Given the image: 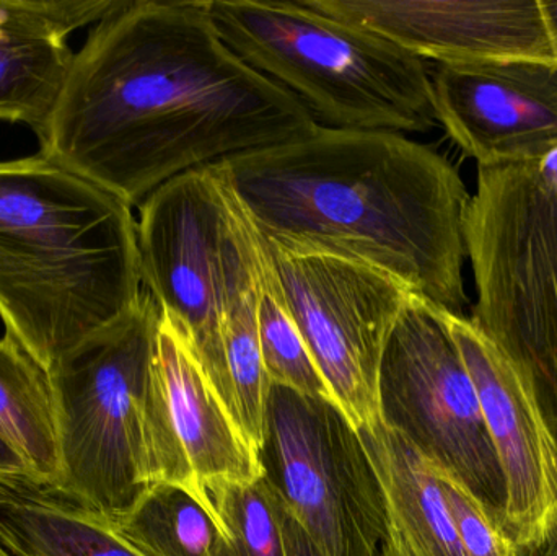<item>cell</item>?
<instances>
[{
    "instance_id": "1",
    "label": "cell",
    "mask_w": 557,
    "mask_h": 556,
    "mask_svg": "<svg viewBox=\"0 0 557 556\" xmlns=\"http://www.w3.org/2000/svg\"><path fill=\"white\" fill-rule=\"evenodd\" d=\"M314 127L222 41L208 2L123 0L74 54L38 139L41 156L139 208L183 173Z\"/></svg>"
},
{
    "instance_id": "2",
    "label": "cell",
    "mask_w": 557,
    "mask_h": 556,
    "mask_svg": "<svg viewBox=\"0 0 557 556\" xmlns=\"http://www.w3.org/2000/svg\"><path fill=\"white\" fill-rule=\"evenodd\" d=\"M219 166L268 244L369 264L463 313L471 196L431 147L398 133L317 126Z\"/></svg>"
},
{
    "instance_id": "3",
    "label": "cell",
    "mask_w": 557,
    "mask_h": 556,
    "mask_svg": "<svg viewBox=\"0 0 557 556\" xmlns=\"http://www.w3.org/2000/svg\"><path fill=\"white\" fill-rule=\"evenodd\" d=\"M143 293L133 208L41 153L0 162V319L42 371Z\"/></svg>"
},
{
    "instance_id": "4",
    "label": "cell",
    "mask_w": 557,
    "mask_h": 556,
    "mask_svg": "<svg viewBox=\"0 0 557 556\" xmlns=\"http://www.w3.org/2000/svg\"><path fill=\"white\" fill-rule=\"evenodd\" d=\"M237 58L294 95L317 126L425 133L437 121L424 61L304 0H209Z\"/></svg>"
},
{
    "instance_id": "5",
    "label": "cell",
    "mask_w": 557,
    "mask_h": 556,
    "mask_svg": "<svg viewBox=\"0 0 557 556\" xmlns=\"http://www.w3.org/2000/svg\"><path fill=\"white\" fill-rule=\"evenodd\" d=\"M137 247L144 289L182 330L237 420L224 326L260 291L270 251L219 163L170 180L139 206Z\"/></svg>"
},
{
    "instance_id": "6",
    "label": "cell",
    "mask_w": 557,
    "mask_h": 556,
    "mask_svg": "<svg viewBox=\"0 0 557 556\" xmlns=\"http://www.w3.org/2000/svg\"><path fill=\"white\" fill-rule=\"evenodd\" d=\"M160 317L144 289L129 313L48 371L59 459L49 493L108 522L150 489L143 411Z\"/></svg>"
},
{
    "instance_id": "7",
    "label": "cell",
    "mask_w": 557,
    "mask_h": 556,
    "mask_svg": "<svg viewBox=\"0 0 557 556\" xmlns=\"http://www.w3.org/2000/svg\"><path fill=\"white\" fill-rule=\"evenodd\" d=\"M465 242L478 294L471 320L557 407V150L480 166Z\"/></svg>"
},
{
    "instance_id": "8",
    "label": "cell",
    "mask_w": 557,
    "mask_h": 556,
    "mask_svg": "<svg viewBox=\"0 0 557 556\" xmlns=\"http://www.w3.org/2000/svg\"><path fill=\"white\" fill-rule=\"evenodd\" d=\"M261 477L324 556H379L388 508L359 430L336 401L271 384Z\"/></svg>"
},
{
    "instance_id": "9",
    "label": "cell",
    "mask_w": 557,
    "mask_h": 556,
    "mask_svg": "<svg viewBox=\"0 0 557 556\" xmlns=\"http://www.w3.org/2000/svg\"><path fill=\"white\" fill-rule=\"evenodd\" d=\"M379 417L503 524L506 483L470 372L445 310L412 297L395 323L379 374Z\"/></svg>"
},
{
    "instance_id": "10",
    "label": "cell",
    "mask_w": 557,
    "mask_h": 556,
    "mask_svg": "<svg viewBox=\"0 0 557 556\" xmlns=\"http://www.w3.org/2000/svg\"><path fill=\"white\" fill-rule=\"evenodd\" d=\"M267 245L282 299L331 397L357 430L379 423L383 353L414 294L349 258Z\"/></svg>"
},
{
    "instance_id": "11",
    "label": "cell",
    "mask_w": 557,
    "mask_h": 556,
    "mask_svg": "<svg viewBox=\"0 0 557 556\" xmlns=\"http://www.w3.org/2000/svg\"><path fill=\"white\" fill-rule=\"evenodd\" d=\"M506 483L504 531L520 554L557 528V431L533 379L476 323L445 310Z\"/></svg>"
},
{
    "instance_id": "12",
    "label": "cell",
    "mask_w": 557,
    "mask_h": 556,
    "mask_svg": "<svg viewBox=\"0 0 557 556\" xmlns=\"http://www.w3.org/2000/svg\"><path fill=\"white\" fill-rule=\"evenodd\" d=\"M143 430L150 486L175 483L205 502L206 486L212 483L261 479L257 453L188 339L163 312L144 401Z\"/></svg>"
},
{
    "instance_id": "13",
    "label": "cell",
    "mask_w": 557,
    "mask_h": 556,
    "mask_svg": "<svg viewBox=\"0 0 557 556\" xmlns=\"http://www.w3.org/2000/svg\"><path fill=\"white\" fill-rule=\"evenodd\" d=\"M437 121L478 166L545 159L557 150V64H438Z\"/></svg>"
},
{
    "instance_id": "14",
    "label": "cell",
    "mask_w": 557,
    "mask_h": 556,
    "mask_svg": "<svg viewBox=\"0 0 557 556\" xmlns=\"http://www.w3.org/2000/svg\"><path fill=\"white\" fill-rule=\"evenodd\" d=\"M310 9L383 36L438 64H557L536 0H304Z\"/></svg>"
},
{
    "instance_id": "15",
    "label": "cell",
    "mask_w": 557,
    "mask_h": 556,
    "mask_svg": "<svg viewBox=\"0 0 557 556\" xmlns=\"http://www.w3.org/2000/svg\"><path fill=\"white\" fill-rule=\"evenodd\" d=\"M123 0H0V121L41 136L75 52L67 38Z\"/></svg>"
},
{
    "instance_id": "16",
    "label": "cell",
    "mask_w": 557,
    "mask_h": 556,
    "mask_svg": "<svg viewBox=\"0 0 557 556\" xmlns=\"http://www.w3.org/2000/svg\"><path fill=\"white\" fill-rule=\"evenodd\" d=\"M0 545L12 556H140L111 526L45 490H0Z\"/></svg>"
},
{
    "instance_id": "17",
    "label": "cell",
    "mask_w": 557,
    "mask_h": 556,
    "mask_svg": "<svg viewBox=\"0 0 557 556\" xmlns=\"http://www.w3.org/2000/svg\"><path fill=\"white\" fill-rule=\"evenodd\" d=\"M0 437L18 454L38 490H52L59 459L48 372L7 335L0 339Z\"/></svg>"
},
{
    "instance_id": "18",
    "label": "cell",
    "mask_w": 557,
    "mask_h": 556,
    "mask_svg": "<svg viewBox=\"0 0 557 556\" xmlns=\"http://www.w3.org/2000/svg\"><path fill=\"white\" fill-rule=\"evenodd\" d=\"M108 524L140 556L224 555V531L209 506L175 483L150 486L133 508Z\"/></svg>"
},
{
    "instance_id": "19",
    "label": "cell",
    "mask_w": 557,
    "mask_h": 556,
    "mask_svg": "<svg viewBox=\"0 0 557 556\" xmlns=\"http://www.w3.org/2000/svg\"><path fill=\"white\" fill-rule=\"evenodd\" d=\"M205 503L225 535L222 556H287L284 508L263 477L206 486Z\"/></svg>"
},
{
    "instance_id": "20",
    "label": "cell",
    "mask_w": 557,
    "mask_h": 556,
    "mask_svg": "<svg viewBox=\"0 0 557 556\" xmlns=\"http://www.w3.org/2000/svg\"><path fill=\"white\" fill-rule=\"evenodd\" d=\"M258 335L271 384L333 400L297 323L282 299L271 257L258 300Z\"/></svg>"
},
{
    "instance_id": "21",
    "label": "cell",
    "mask_w": 557,
    "mask_h": 556,
    "mask_svg": "<svg viewBox=\"0 0 557 556\" xmlns=\"http://www.w3.org/2000/svg\"><path fill=\"white\" fill-rule=\"evenodd\" d=\"M260 293L261 287L234 307L224 326L225 359L237 421L257 456L263 441L264 411L271 387L258 335Z\"/></svg>"
},
{
    "instance_id": "22",
    "label": "cell",
    "mask_w": 557,
    "mask_h": 556,
    "mask_svg": "<svg viewBox=\"0 0 557 556\" xmlns=\"http://www.w3.org/2000/svg\"><path fill=\"white\" fill-rule=\"evenodd\" d=\"M435 472L467 556H520L499 519L494 518L483 503L450 477L437 469Z\"/></svg>"
},
{
    "instance_id": "23",
    "label": "cell",
    "mask_w": 557,
    "mask_h": 556,
    "mask_svg": "<svg viewBox=\"0 0 557 556\" xmlns=\"http://www.w3.org/2000/svg\"><path fill=\"white\" fill-rule=\"evenodd\" d=\"M29 489L38 490L32 473L18 454L0 437V490L18 492Z\"/></svg>"
},
{
    "instance_id": "24",
    "label": "cell",
    "mask_w": 557,
    "mask_h": 556,
    "mask_svg": "<svg viewBox=\"0 0 557 556\" xmlns=\"http://www.w3.org/2000/svg\"><path fill=\"white\" fill-rule=\"evenodd\" d=\"M284 535L287 556H324L323 552L313 544L307 532L285 512Z\"/></svg>"
},
{
    "instance_id": "25",
    "label": "cell",
    "mask_w": 557,
    "mask_h": 556,
    "mask_svg": "<svg viewBox=\"0 0 557 556\" xmlns=\"http://www.w3.org/2000/svg\"><path fill=\"white\" fill-rule=\"evenodd\" d=\"M540 3H542L543 18H545L549 41H552L553 52H555L557 61V2H546V0H543Z\"/></svg>"
},
{
    "instance_id": "26",
    "label": "cell",
    "mask_w": 557,
    "mask_h": 556,
    "mask_svg": "<svg viewBox=\"0 0 557 556\" xmlns=\"http://www.w3.org/2000/svg\"><path fill=\"white\" fill-rule=\"evenodd\" d=\"M520 556H557V528L539 551L530 552V554H520Z\"/></svg>"
},
{
    "instance_id": "27",
    "label": "cell",
    "mask_w": 557,
    "mask_h": 556,
    "mask_svg": "<svg viewBox=\"0 0 557 556\" xmlns=\"http://www.w3.org/2000/svg\"><path fill=\"white\" fill-rule=\"evenodd\" d=\"M0 556H12L9 554V552L5 551V548L0 545Z\"/></svg>"
}]
</instances>
